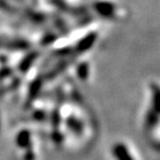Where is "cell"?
<instances>
[{
  "label": "cell",
  "mask_w": 160,
  "mask_h": 160,
  "mask_svg": "<svg viewBox=\"0 0 160 160\" xmlns=\"http://www.w3.org/2000/svg\"><path fill=\"white\" fill-rule=\"evenodd\" d=\"M151 99L150 107L145 118V127L151 129L158 124L160 120V86L158 84H151Z\"/></svg>",
  "instance_id": "6da1fadb"
},
{
  "label": "cell",
  "mask_w": 160,
  "mask_h": 160,
  "mask_svg": "<svg viewBox=\"0 0 160 160\" xmlns=\"http://www.w3.org/2000/svg\"><path fill=\"white\" fill-rule=\"evenodd\" d=\"M17 144L21 148H27L31 144V134L28 130H22L17 135Z\"/></svg>",
  "instance_id": "3957f363"
},
{
  "label": "cell",
  "mask_w": 160,
  "mask_h": 160,
  "mask_svg": "<svg viewBox=\"0 0 160 160\" xmlns=\"http://www.w3.org/2000/svg\"><path fill=\"white\" fill-rule=\"evenodd\" d=\"M78 76L82 80L87 79V77L89 76V66H88V64H80L79 67H78Z\"/></svg>",
  "instance_id": "8992f818"
},
{
  "label": "cell",
  "mask_w": 160,
  "mask_h": 160,
  "mask_svg": "<svg viewBox=\"0 0 160 160\" xmlns=\"http://www.w3.org/2000/svg\"><path fill=\"white\" fill-rule=\"evenodd\" d=\"M94 40H95L94 36H88L86 38H84L81 42H79V45L77 47L78 52L83 53V52L88 51L92 47V45L94 43Z\"/></svg>",
  "instance_id": "277c9868"
},
{
  "label": "cell",
  "mask_w": 160,
  "mask_h": 160,
  "mask_svg": "<svg viewBox=\"0 0 160 160\" xmlns=\"http://www.w3.org/2000/svg\"><path fill=\"white\" fill-rule=\"evenodd\" d=\"M112 153L116 160H135L127 146L123 142L115 144L112 148Z\"/></svg>",
  "instance_id": "7a4b0ae2"
},
{
  "label": "cell",
  "mask_w": 160,
  "mask_h": 160,
  "mask_svg": "<svg viewBox=\"0 0 160 160\" xmlns=\"http://www.w3.org/2000/svg\"><path fill=\"white\" fill-rule=\"evenodd\" d=\"M67 124H68L69 127L72 129L74 132H77V133H80V132L82 131V129H83V126H82L81 122L73 117L69 118V120L67 121Z\"/></svg>",
  "instance_id": "5b68a950"
}]
</instances>
